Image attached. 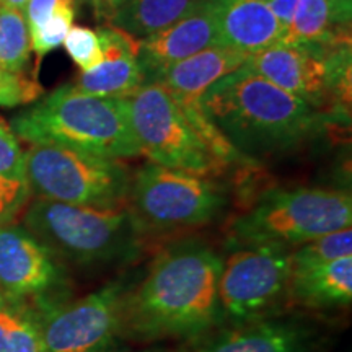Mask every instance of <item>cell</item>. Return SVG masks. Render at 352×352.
<instances>
[{
    "label": "cell",
    "instance_id": "6da1fadb",
    "mask_svg": "<svg viewBox=\"0 0 352 352\" xmlns=\"http://www.w3.org/2000/svg\"><path fill=\"white\" fill-rule=\"evenodd\" d=\"M223 259L201 241L162 252L147 276L129 290L124 331L138 338H192L220 318L219 277Z\"/></svg>",
    "mask_w": 352,
    "mask_h": 352
},
{
    "label": "cell",
    "instance_id": "7a4b0ae2",
    "mask_svg": "<svg viewBox=\"0 0 352 352\" xmlns=\"http://www.w3.org/2000/svg\"><path fill=\"white\" fill-rule=\"evenodd\" d=\"M199 104L220 134L248 158L296 148L318 134L329 116L245 64L212 83Z\"/></svg>",
    "mask_w": 352,
    "mask_h": 352
},
{
    "label": "cell",
    "instance_id": "3957f363",
    "mask_svg": "<svg viewBox=\"0 0 352 352\" xmlns=\"http://www.w3.org/2000/svg\"><path fill=\"white\" fill-rule=\"evenodd\" d=\"M10 127L28 144L64 145L118 160L140 155L126 96L83 94L72 83L16 114Z\"/></svg>",
    "mask_w": 352,
    "mask_h": 352
},
{
    "label": "cell",
    "instance_id": "277c9868",
    "mask_svg": "<svg viewBox=\"0 0 352 352\" xmlns=\"http://www.w3.org/2000/svg\"><path fill=\"white\" fill-rule=\"evenodd\" d=\"M23 227L52 253L80 264H109L134 256L145 233L129 206H77L36 199Z\"/></svg>",
    "mask_w": 352,
    "mask_h": 352
},
{
    "label": "cell",
    "instance_id": "5b68a950",
    "mask_svg": "<svg viewBox=\"0 0 352 352\" xmlns=\"http://www.w3.org/2000/svg\"><path fill=\"white\" fill-rule=\"evenodd\" d=\"M352 227L351 195L340 189L290 188L264 192L232 223L240 243L294 248L327 233Z\"/></svg>",
    "mask_w": 352,
    "mask_h": 352
},
{
    "label": "cell",
    "instance_id": "8992f818",
    "mask_svg": "<svg viewBox=\"0 0 352 352\" xmlns=\"http://www.w3.org/2000/svg\"><path fill=\"white\" fill-rule=\"evenodd\" d=\"M25 170L36 199L111 208L126 204L129 196L132 175L118 158L56 144H30Z\"/></svg>",
    "mask_w": 352,
    "mask_h": 352
},
{
    "label": "cell",
    "instance_id": "52a82bcc",
    "mask_svg": "<svg viewBox=\"0 0 352 352\" xmlns=\"http://www.w3.org/2000/svg\"><path fill=\"white\" fill-rule=\"evenodd\" d=\"M132 134L151 164L214 178L227 168L182 104L158 83L126 96Z\"/></svg>",
    "mask_w": 352,
    "mask_h": 352
},
{
    "label": "cell",
    "instance_id": "ba28073f",
    "mask_svg": "<svg viewBox=\"0 0 352 352\" xmlns=\"http://www.w3.org/2000/svg\"><path fill=\"white\" fill-rule=\"evenodd\" d=\"M127 206L144 233L183 230L212 222L227 195L210 176L147 164L132 176Z\"/></svg>",
    "mask_w": 352,
    "mask_h": 352
},
{
    "label": "cell",
    "instance_id": "9c48e42d",
    "mask_svg": "<svg viewBox=\"0 0 352 352\" xmlns=\"http://www.w3.org/2000/svg\"><path fill=\"white\" fill-rule=\"evenodd\" d=\"M292 248L274 243H241L222 261L220 316L232 323L267 318L289 300Z\"/></svg>",
    "mask_w": 352,
    "mask_h": 352
},
{
    "label": "cell",
    "instance_id": "30bf717a",
    "mask_svg": "<svg viewBox=\"0 0 352 352\" xmlns=\"http://www.w3.org/2000/svg\"><path fill=\"white\" fill-rule=\"evenodd\" d=\"M129 290L126 280H113L38 321L43 352H108L124 334Z\"/></svg>",
    "mask_w": 352,
    "mask_h": 352
},
{
    "label": "cell",
    "instance_id": "8fae6325",
    "mask_svg": "<svg viewBox=\"0 0 352 352\" xmlns=\"http://www.w3.org/2000/svg\"><path fill=\"white\" fill-rule=\"evenodd\" d=\"M344 38H349V32L327 43H277L250 56L245 67L321 113L344 116L346 109L334 91L331 64L333 46Z\"/></svg>",
    "mask_w": 352,
    "mask_h": 352
},
{
    "label": "cell",
    "instance_id": "7c38bea8",
    "mask_svg": "<svg viewBox=\"0 0 352 352\" xmlns=\"http://www.w3.org/2000/svg\"><path fill=\"white\" fill-rule=\"evenodd\" d=\"M59 279L51 252L25 227L0 222V292L7 302L38 297Z\"/></svg>",
    "mask_w": 352,
    "mask_h": 352
},
{
    "label": "cell",
    "instance_id": "4fadbf2b",
    "mask_svg": "<svg viewBox=\"0 0 352 352\" xmlns=\"http://www.w3.org/2000/svg\"><path fill=\"white\" fill-rule=\"evenodd\" d=\"M220 46L214 0L166 26L160 32L139 39V64L147 83L171 65L197 52Z\"/></svg>",
    "mask_w": 352,
    "mask_h": 352
},
{
    "label": "cell",
    "instance_id": "5bb4252c",
    "mask_svg": "<svg viewBox=\"0 0 352 352\" xmlns=\"http://www.w3.org/2000/svg\"><path fill=\"white\" fill-rule=\"evenodd\" d=\"M103 60L96 67L80 72L72 83L83 94L96 96H127L147 83L139 64V39L116 26L96 30Z\"/></svg>",
    "mask_w": 352,
    "mask_h": 352
},
{
    "label": "cell",
    "instance_id": "9a60e30c",
    "mask_svg": "<svg viewBox=\"0 0 352 352\" xmlns=\"http://www.w3.org/2000/svg\"><path fill=\"white\" fill-rule=\"evenodd\" d=\"M316 342V333L300 320L261 318L217 333L196 352H315Z\"/></svg>",
    "mask_w": 352,
    "mask_h": 352
},
{
    "label": "cell",
    "instance_id": "2e32d148",
    "mask_svg": "<svg viewBox=\"0 0 352 352\" xmlns=\"http://www.w3.org/2000/svg\"><path fill=\"white\" fill-rule=\"evenodd\" d=\"M214 12L222 47L250 57L284 39V28L263 0H214Z\"/></svg>",
    "mask_w": 352,
    "mask_h": 352
},
{
    "label": "cell",
    "instance_id": "e0dca14e",
    "mask_svg": "<svg viewBox=\"0 0 352 352\" xmlns=\"http://www.w3.org/2000/svg\"><path fill=\"white\" fill-rule=\"evenodd\" d=\"M246 59L248 56L239 51L214 46L171 65L151 83L164 87L179 103H199L202 94L212 83L240 69Z\"/></svg>",
    "mask_w": 352,
    "mask_h": 352
},
{
    "label": "cell",
    "instance_id": "ac0fdd59",
    "mask_svg": "<svg viewBox=\"0 0 352 352\" xmlns=\"http://www.w3.org/2000/svg\"><path fill=\"white\" fill-rule=\"evenodd\" d=\"M289 300L308 308L349 305L352 300V256L294 267Z\"/></svg>",
    "mask_w": 352,
    "mask_h": 352
},
{
    "label": "cell",
    "instance_id": "d6986e66",
    "mask_svg": "<svg viewBox=\"0 0 352 352\" xmlns=\"http://www.w3.org/2000/svg\"><path fill=\"white\" fill-rule=\"evenodd\" d=\"M210 0H126L111 13V23L142 39L192 13Z\"/></svg>",
    "mask_w": 352,
    "mask_h": 352
},
{
    "label": "cell",
    "instance_id": "ffe728a7",
    "mask_svg": "<svg viewBox=\"0 0 352 352\" xmlns=\"http://www.w3.org/2000/svg\"><path fill=\"white\" fill-rule=\"evenodd\" d=\"M28 195L25 152L12 127L0 118V222L10 219Z\"/></svg>",
    "mask_w": 352,
    "mask_h": 352
},
{
    "label": "cell",
    "instance_id": "44dd1931",
    "mask_svg": "<svg viewBox=\"0 0 352 352\" xmlns=\"http://www.w3.org/2000/svg\"><path fill=\"white\" fill-rule=\"evenodd\" d=\"M349 26H334L329 0H298L292 21L280 43L316 44L331 41Z\"/></svg>",
    "mask_w": 352,
    "mask_h": 352
},
{
    "label": "cell",
    "instance_id": "7402d4cb",
    "mask_svg": "<svg viewBox=\"0 0 352 352\" xmlns=\"http://www.w3.org/2000/svg\"><path fill=\"white\" fill-rule=\"evenodd\" d=\"M32 54V39L21 10L0 7V69L23 74Z\"/></svg>",
    "mask_w": 352,
    "mask_h": 352
},
{
    "label": "cell",
    "instance_id": "603a6c76",
    "mask_svg": "<svg viewBox=\"0 0 352 352\" xmlns=\"http://www.w3.org/2000/svg\"><path fill=\"white\" fill-rule=\"evenodd\" d=\"M0 352H43L39 323L15 302L0 307Z\"/></svg>",
    "mask_w": 352,
    "mask_h": 352
},
{
    "label": "cell",
    "instance_id": "cb8c5ba5",
    "mask_svg": "<svg viewBox=\"0 0 352 352\" xmlns=\"http://www.w3.org/2000/svg\"><path fill=\"white\" fill-rule=\"evenodd\" d=\"M344 256H352V228L327 233L318 239L294 246L292 270L329 263Z\"/></svg>",
    "mask_w": 352,
    "mask_h": 352
},
{
    "label": "cell",
    "instance_id": "d4e9b609",
    "mask_svg": "<svg viewBox=\"0 0 352 352\" xmlns=\"http://www.w3.org/2000/svg\"><path fill=\"white\" fill-rule=\"evenodd\" d=\"M77 13V0H64L57 10L39 26L36 32L30 34L32 39V51L38 56V63L44 56L50 54L67 36L70 26L74 25V19Z\"/></svg>",
    "mask_w": 352,
    "mask_h": 352
},
{
    "label": "cell",
    "instance_id": "484cf974",
    "mask_svg": "<svg viewBox=\"0 0 352 352\" xmlns=\"http://www.w3.org/2000/svg\"><path fill=\"white\" fill-rule=\"evenodd\" d=\"M63 44L70 59L80 69V72L96 67L103 60V51H101L100 36L96 30L72 25Z\"/></svg>",
    "mask_w": 352,
    "mask_h": 352
},
{
    "label": "cell",
    "instance_id": "4316f807",
    "mask_svg": "<svg viewBox=\"0 0 352 352\" xmlns=\"http://www.w3.org/2000/svg\"><path fill=\"white\" fill-rule=\"evenodd\" d=\"M43 94V87L23 74H12L0 69V107L13 108L32 103Z\"/></svg>",
    "mask_w": 352,
    "mask_h": 352
},
{
    "label": "cell",
    "instance_id": "83f0119b",
    "mask_svg": "<svg viewBox=\"0 0 352 352\" xmlns=\"http://www.w3.org/2000/svg\"><path fill=\"white\" fill-rule=\"evenodd\" d=\"M63 2L64 0H28L23 8V15L30 34L36 32Z\"/></svg>",
    "mask_w": 352,
    "mask_h": 352
},
{
    "label": "cell",
    "instance_id": "f1b7e54d",
    "mask_svg": "<svg viewBox=\"0 0 352 352\" xmlns=\"http://www.w3.org/2000/svg\"><path fill=\"white\" fill-rule=\"evenodd\" d=\"M298 0H267V7L271 8L272 15L276 16V20L279 21L280 26L284 28V32H287L290 21H292L294 12H296ZM285 36V34H284Z\"/></svg>",
    "mask_w": 352,
    "mask_h": 352
},
{
    "label": "cell",
    "instance_id": "f546056e",
    "mask_svg": "<svg viewBox=\"0 0 352 352\" xmlns=\"http://www.w3.org/2000/svg\"><path fill=\"white\" fill-rule=\"evenodd\" d=\"M331 21L334 26H349L352 16V0H329Z\"/></svg>",
    "mask_w": 352,
    "mask_h": 352
},
{
    "label": "cell",
    "instance_id": "4dcf8cb0",
    "mask_svg": "<svg viewBox=\"0 0 352 352\" xmlns=\"http://www.w3.org/2000/svg\"><path fill=\"white\" fill-rule=\"evenodd\" d=\"M28 0H0V7H8V8H16V10L23 12Z\"/></svg>",
    "mask_w": 352,
    "mask_h": 352
},
{
    "label": "cell",
    "instance_id": "1f68e13d",
    "mask_svg": "<svg viewBox=\"0 0 352 352\" xmlns=\"http://www.w3.org/2000/svg\"><path fill=\"white\" fill-rule=\"evenodd\" d=\"M124 2H126V0H103V3L109 8V12H111V13L116 10L118 7H121Z\"/></svg>",
    "mask_w": 352,
    "mask_h": 352
},
{
    "label": "cell",
    "instance_id": "d6a6232c",
    "mask_svg": "<svg viewBox=\"0 0 352 352\" xmlns=\"http://www.w3.org/2000/svg\"><path fill=\"white\" fill-rule=\"evenodd\" d=\"M91 2H94V6H95V8H96V10H103V6H104V3H103V0H91Z\"/></svg>",
    "mask_w": 352,
    "mask_h": 352
},
{
    "label": "cell",
    "instance_id": "836d02e7",
    "mask_svg": "<svg viewBox=\"0 0 352 352\" xmlns=\"http://www.w3.org/2000/svg\"><path fill=\"white\" fill-rule=\"evenodd\" d=\"M3 303H6V298H3V296H2V292H0V307L3 305Z\"/></svg>",
    "mask_w": 352,
    "mask_h": 352
},
{
    "label": "cell",
    "instance_id": "e575fe53",
    "mask_svg": "<svg viewBox=\"0 0 352 352\" xmlns=\"http://www.w3.org/2000/svg\"><path fill=\"white\" fill-rule=\"evenodd\" d=\"M263 2H267V0H263Z\"/></svg>",
    "mask_w": 352,
    "mask_h": 352
}]
</instances>
